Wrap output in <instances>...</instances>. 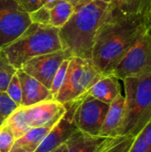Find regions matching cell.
<instances>
[{
  "instance_id": "ac0fdd59",
  "label": "cell",
  "mask_w": 151,
  "mask_h": 152,
  "mask_svg": "<svg viewBox=\"0 0 151 152\" xmlns=\"http://www.w3.org/2000/svg\"><path fill=\"white\" fill-rule=\"evenodd\" d=\"M72 6L66 0H57L50 9V24L55 28H61L71 17L74 12Z\"/></svg>"
},
{
  "instance_id": "8992f818",
  "label": "cell",
  "mask_w": 151,
  "mask_h": 152,
  "mask_svg": "<svg viewBox=\"0 0 151 152\" xmlns=\"http://www.w3.org/2000/svg\"><path fill=\"white\" fill-rule=\"evenodd\" d=\"M103 76L91 59L71 57L65 79L54 100L62 104L72 102L84 96Z\"/></svg>"
},
{
  "instance_id": "5bb4252c",
  "label": "cell",
  "mask_w": 151,
  "mask_h": 152,
  "mask_svg": "<svg viewBox=\"0 0 151 152\" xmlns=\"http://www.w3.org/2000/svg\"><path fill=\"white\" fill-rule=\"evenodd\" d=\"M125 96L119 94L110 104L106 114L99 136L106 138L118 137V130L124 118Z\"/></svg>"
},
{
  "instance_id": "2e32d148",
  "label": "cell",
  "mask_w": 151,
  "mask_h": 152,
  "mask_svg": "<svg viewBox=\"0 0 151 152\" xmlns=\"http://www.w3.org/2000/svg\"><path fill=\"white\" fill-rule=\"evenodd\" d=\"M113 138L92 136L78 131L65 142V152H97Z\"/></svg>"
},
{
  "instance_id": "44dd1931",
  "label": "cell",
  "mask_w": 151,
  "mask_h": 152,
  "mask_svg": "<svg viewBox=\"0 0 151 152\" xmlns=\"http://www.w3.org/2000/svg\"><path fill=\"white\" fill-rule=\"evenodd\" d=\"M69 59L70 58L66 59L62 61V63L59 67V69L56 71L55 76L53 77V83H52V86L50 88V92H51L52 95L53 96V100H54V97L56 96V94H58L59 90L61 89V87L63 84V81L65 79L67 69H68L69 63Z\"/></svg>"
},
{
  "instance_id": "8fae6325",
  "label": "cell",
  "mask_w": 151,
  "mask_h": 152,
  "mask_svg": "<svg viewBox=\"0 0 151 152\" xmlns=\"http://www.w3.org/2000/svg\"><path fill=\"white\" fill-rule=\"evenodd\" d=\"M70 58L64 50L36 56L26 61L20 68L25 73L33 77L49 90L53 77L62 61Z\"/></svg>"
},
{
  "instance_id": "7a4b0ae2",
  "label": "cell",
  "mask_w": 151,
  "mask_h": 152,
  "mask_svg": "<svg viewBox=\"0 0 151 152\" xmlns=\"http://www.w3.org/2000/svg\"><path fill=\"white\" fill-rule=\"evenodd\" d=\"M108 5L100 0H85L75 6L71 17L59 28L62 50L70 58H92L94 39L103 22Z\"/></svg>"
},
{
  "instance_id": "836d02e7",
  "label": "cell",
  "mask_w": 151,
  "mask_h": 152,
  "mask_svg": "<svg viewBox=\"0 0 151 152\" xmlns=\"http://www.w3.org/2000/svg\"><path fill=\"white\" fill-rule=\"evenodd\" d=\"M4 120H3V119H1V118H0V126H2V124L4 123Z\"/></svg>"
},
{
  "instance_id": "d6a6232c",
  "label": "cell",
  "mask_w": 151,
  "mask_h": 152,
  "mask_svg": "<svg viewBox=\"0 0 151 152\" xmlns=\"http://www.w3.org/2000/svg\"><path fill=\"white\" fill-rule=\"evenodd\" d=\"M113 139H114V138H113ZM113 139H112V140H113ZM112 140H111V141H112ZM111 141H110V142H111ZM108 143H109V142H108ZM108 143H107V144H108ZM107 144H106V145H107ZM106 145H105V146H106ZM105 146H103L102 148H101V149H100V150H99V151H97V152H100V151H101V150H102V149H103V148H104Z\"/></svg>"
},
{
  "instance_id": "83f0119b",
  "label": "cell",
  "mask_w": 151,
  "mask_h": 152,
  "mask_svg": "<svg viewBox=\"0 0 151 152\" xmlns=\"http://www.w3.org/2000/svg\"><path fill=\"white\" fill-rule=\"evenodd\" d=\"M140 134L142 135L144 141L146 142L149 149L151 151V120L145 126V127L142 130Z\"/></svg>"
},
{
  "instance_id": "30bf717a",
  "label": "cell",
  "mask_w": 151,
  "mask_h": 152,
  "mask_svg": "<svg viewBox=\"0 0 151 152\" xmlns=\"http://www.w3.org/2000/svg\"><path fill=\"white\" fill-rule=\"evenodd\" d=\"M81 98L65 104L67 107L66 112L61 118L51 128L44 141L35 152H51L64 144L79 131L75 122V111L80 102Z\"/></svg>"
},
{
  "instance_id": "ffe728a7",
  "label": "cell",
  "mask_w": 151,
  "mask_h": 152,
  "mask_svg": "<svg viewBox=\"0 0 151 152\" xmlns=\"http://www.w3.org/2000/svg\"><path fill=\"white\" fill-rule=\"evenodd\" d=\"M135 137L118 136L109 142L100 152H127Z\"/></svg>"
},
{
  "instance_id": "4fadbf2b",
  "label": "cell",
  "mask_w": 151,
  "mask_h": 152,
  "mask_svg": "<svg viewBox=\"0 0 151 152\" xmlns=\"http://www.w3.org/2000/svg\"><path fill=\"white\" fill-rule=\"evenodd\" d=\"M134 14L151 16V0H111L103 21Z\"/></svg>"
},
{
  "instance_id": "7c38bea8",
  "label": "cell",
  "mask_w": 151,
  "mask_h": 152,
  "mask_svg": "<svg viewBox=\"0 0 151 152\" xmlns=\"http://www.w3.org/2000/svg\"><path fill=\"white\" fill-rule=\"evenodd\" d=\"M16 74L20 80L22 91L21 107H28L42 102L53 100V96L50 90L38 80L28 75L20 69H17Z\"/></svg>"
},
{
  "instance_id": "277c9868",
  "label": "cell",
  "mask_w": 151,
  "mask_h": 152,
  "mask_svg": "<svg viewBox=\"0 0 151 152\" xmlns=\"http://www.w3.org/2000/svg\"><path fill=\"white\" fill-rule=\"evenodd\" d=\"M124 118L118 136H137L151 120V75L129 77L124 80Z\"/></svg>"
},
{
  "instance_id": "52a82bcc",
  "label": "cell",
  "mask_w": 151,
  "mask_h": 152,
  "mask_svg": "<svg viewBox=\"0 0 151 152\" xmlns=\"http://www.w3.org/2000/svg\"><path fill=\"white\" fill-rule=\"evenodd\" d=\"M111 75L124 80L129 77L151 75V33L145 34L123 57Z\"/></svg>"
},
{
  "instance_id": "9c48e42d",
  "label": "cell",
  "mask_w": 151,
  "mask_h": 152,
  "mask_svg": "<svg viewBox=\"0 0 151 152\" xmlns=\"http://www.w3.org/2000/svg\"><path fill=\"white\" fill-rule=\"evenodd\" d=\"M109 104L85 94L75 111V122L78 130L92 136H99Z\"/></svg>"
},
{
  "instance_id": "f546056e",
  "label": "cell",
  "mask_w": 151,
  "mask_h": 152,
  "mask_svg": "<svg viewBox=\"0 0 151 152\" xmlns=\"http://www.w3.org/2000/svg\"><path fill=\"white\" fill-rule=\"evenodd\" d=\"M66 149H67V147H66V144L64 143V144L61 145L60 147H58L57 149L52 151L51 152H65L66 151Z\"/></svg>"
},
{
  "instance_id": "5b68a950",
  "label": "cell",
  "mask_w": 151,
  "mask_h": 152,
  "mask_svg": "<svg viewBox=\"0 0 151 152\" xmlns=\"http://www.w3.org/2000/svg\"><path fill=\"white\" fill-rule=\"evenodd\" d=\"M66 110L65 104L55 100L45 101L28 107H18L4 124L18 139L31 128L53 127Z\"/></svg>"
},
{
  "instance_id": "d4e9b609",
  "label": "cell",
  "mask_w": 151,
  "mask_h": 152,
  "mask_svg": "<svg viewBox=\"0 0 151 152\" xmlns=\"http://www.w3.org/2000/svg\"><path fill=\"white\" fill-rule=\"evenodd\" d=\"M29 18L32 23H37L41 25L50 24V9L45 6H41L37 10L29 13Z\"/></svg>"
},
{
  "instance_id": "e575fe53",
  "label": "cell",
  "mask_w": 151,
  "mask_h": 152,
  "mask_svg": "<svg viewBox=\"0 0 151 152\" xmlns=\"http://www.w3.org/2000/svg\"><path fill=\"white\" fill-rule=\"evenodd\" d=\"M150 33H151V31H150Z\"/></svg>"
},
{
  "instance_id": "4316f807",
  "label": "cell",
  "mask_w": 151,
  "mask_h": 152,
  "mask_svg": "<svg viewBox=\"0 0 151 152\" xmlns=\"http://www.w3.org/2000/svg\"><path fill=\"white\" fill-rule=\"evenodd\" d=\"M18 4L28 13L37 10L42 5L41 0H16Z\"/></svg>"
},
{
  "instance_id": "f1b7e54d",
  "label": "cell",
  "mask_w": 151,
  "mask_h": 152,
  "mask_svg": "<svg viewBox=\"0 0 151 152\" xmlns=\"http://www.w3.org/2000/svg\"><path fill=\"white\" fill-rule=\"evenodd\" d=\"M56 1L57 0H41V3H42V5L47 7L48 9H51L54 5Z\"/></svg>"
},
{
  "instance_id": "cb8c5ba5",
  "label": "cell",
  "mask_w": 151,
  "mask_h": 152,
  "mask_svg": "<svg viewBox=\"0 0 151 152\" xmlns=\"http://www.w3.org/2000/svg\"><path fill=\"white\" fill-rule=\"evenodd\" d=\"M18 106L11 100L6 92H0V118L5 120Z\"/></svg>"
},
{
  "instance_id": "6da1fadb",
  "label": "cell",
  "mask_w": 151,
  "mask_h": 152,
  "mask_svg": "<svg viewBox=\"0 0 151 152\" xmlns=\"http://www.w3.org/2000/svg\"><path fill=\"white\" fill-rule=\"evenodd\" d=\"M151 31V16L127 15L104 20L94 39L93 65L104 75H111L126 53Z\"/></svg>"
},
{
  "instance_id": "1f68e13d",
  "label": "cell",
  "mask_w": 151,
  "mask_h": 152,
  "mask_svg": "<svg viewBox=\"0 0 151 152\" xmlns=\"http://www.w3.org/2000/svg\"><path fill=\"white\" fill-rule=\"evenodd\" d=\"M100 1H102L104 3H107V4H109L111 2V0H100Z\"/></svg>"
},
{
  "instance_id": "3957f363",
  "label": "cell",
  "mask_w": 151,
  "mask_h": 152,
  "mask_svg": "<svg viewBox=\"0 0 151 152\" xmlns=\"http://www.w3.org/2000/svg\"><path fill=\"white\" fill-rule=\"evenodd\" d=\"M61 49L58 28L31 23L18 38L1 50L10 64L20 69L26 61L36 56Z\"/></svg>"
},
{
  "instance_id": "e0dca14e",
  "label": "cell",
  "mask_w": 151,
  "mask_h": 152,
  "mask_svg": "<svg viewBox=\"0 0 151 152\" xmlns=\"http://www.w3.org/2000/svg\"><path fill=\"white\" fill-rule=\"evenodd\" d=\"M52 127L31 128L15 140L10 152H35Z\"/></svg>"
},
{
  "instance_id": "d6986e66",
  "label": "cell",
  "mask_w": 151,
  "mask_h": 152,
  "mask_svg": "<svg viewBox=\"0 0 151 152\" xmlns=\"http://www.w3.org/2000/svg\"><path fill=\"white\" fill-rule=\"evenodd\" d=\"M17 69L12 67L0 49V92H5L12 77Z\"/></svg>"
},
{
  "instance_id": "484cf974",
  "label": "cell",
  "mask_w": 151,
  "mask_h": 152,
  "mask_svg": "<svg viewBox=\"0 0 151 152\" xmlns=\"http://www.w3.org/2000/svg\"><path fill=\"white\" fill-rule=\"evenodd\" d=\"M127 152H151L149 149L146 142L144 141L142 135L139 134L137 136H135L131 147Z\"/></svg>"
},
{
  "instance_id": "9a60e30c",
  "label": "cell",
  "mask_w": 151,
  "mask_h": 152,
  "mask_svg": "<svg viewBox=\"0 0 151 152\" xmlns=\"http://www.w3.org/2000/svg\"><path fill=\"white\" fill-rule=\"evenodd\" d=\"M86 94L102 102L110 104L121 94V88L118 79L116 77L106 75L101 77Z\"/></svg>"
},
{
  "instance_id": "ba28073f",
  "label": "cell",
  "mask_w": 151,
  "mask_h": 152,
  "mask_svg": "<svg viewBox=\"0 0 151 152\" xmlns=\"http://www.w3.org/2000/svg\"><path fill=\"white\" fill-rule=\"evenodd\" d=\"M31 23L29 13L16 0H0V49L18 38Z\"/></svg>"
},
{
  "instance_id": "4dcf8cb0",
  "label": "cell",
  "mask_w": 151,
  "mask_h": 152,
  "mask_svg": "<svg viewBox=\"0 0 151 152\" xmlns=\"http://www.w3.org/2000/svg\"><path fill=\"white\" fill-rule=\"evenodd\" d=\"M67 2H69L72 6H77V5H78L79 4H81L83 1H85V0H66Z\"/></svg>"
},
{
  "instance_id": "7402d4cb",
  "label": "cell",
  "mask_w": 151,
  "mask_h": 152,
  "mask_svg": "<svg viewBox=\"0 0 151 152\" xmlns=\"http://www.w3.org/2000/svg\"><path fill=\"white\" fill-rule=\"evenodd\" d=\"M5 92L8 94V96L11 98V100L18 107H20L21 105L22 91H21V86H20V80H19L18 76H17L16 73L12 77Z\"/></svg>"
},
{
  "instance_id": "603a6c76",
  "label": "cell",
  "mask_w": 151,
  "mask_h": 152,
  "mask_svg": "<svg viewBox=\"0 0 151 152\" xmlns=\"http://www.w3.org/2000/svg\"><path fill=\"white\" fill-rule=\"evenodd\" d=\"M12 131L3 123L0 126V152H10L15 142Z\"/></svg>"
}]
</instances>
